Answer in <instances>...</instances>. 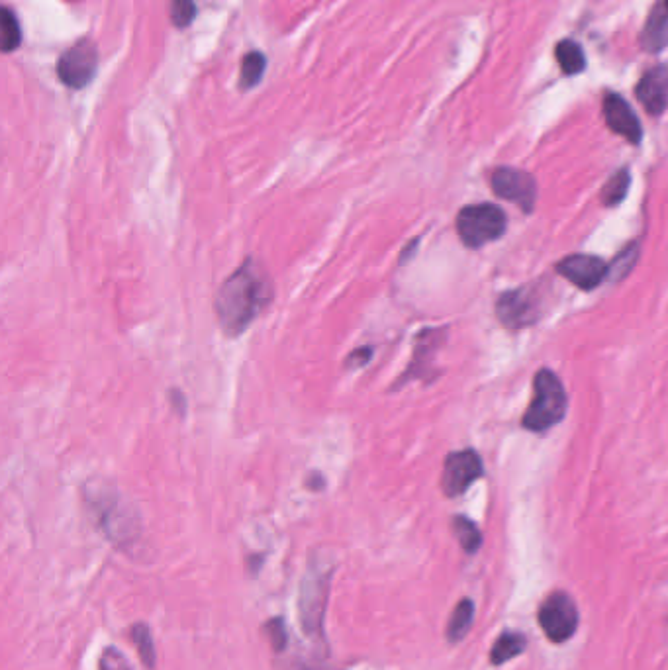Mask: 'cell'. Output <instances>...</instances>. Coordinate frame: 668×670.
<instances>
[{"instance_id":"24","label":"cell","mask_w":668,"mask_h":670,"mask_svg":"<svg viewBox=\"0 0 668 670\" xmlns=\"http://www.w3.org/2000/svg\"><path fill=\"white\" fill-rule=\"evenodd\" d=\"M196 16L194 0H173L171 2V20L177 28L189 26Z\"/></svg>"},{"instance_id":"16","label":"cell","mask_w":668,"mask_h":670,"mask_svg":"<svg viewBox=\"0 0 668 670\" xmlns=\"http://www.w3.org/2000/svg\"><path fill=\"white\" fill-rule=\"evenodd\" d=\"M130 639L145 665V669L153 670L157 665V655H155V643L149 625L144 622L134 623L130 627Z\"/></svg>"},{"instance_id":"8","label":"cell","mask_w":668,"mask_h":670,"mask_svg":"<svg viewBox=\"0 0 668 670\" xmlns=\"http://www.w3.org/2000/svg\"><path fill=\"white\" fill-rule=\"evenodd\" d=\"M490 187L500 198L514 202L516 206L522 208V212H531L537 200V183L535 179L520 171V169H510V167H500L492 173L490 177Z\"/></svg>"},{"instance_id":"4","label":"cell","mask_w":668,"mask_h":670,"mask_svg":"<svg viewBox=\"0 0 668 670\" xmlns=\"http://www.w3.org/2000/svg\"><path fill=\"white\" fill-rule=\"evenodd\" d=\"M506 214L494 204L465 206L457 216V234L461 241L477 249L488 241L498 240L506 232Z\"/></svg>"},{"instance_id":"11","label":"cell","mask_w":668,"mask_h":670,"mask_svg":"<svg viewBox=\"0 0 668 670\" xmlns=\"http://www.w3.org/2000/svg\"><path fill=\"white\" fill-rule=\"evenodd\" d=\"M604 118L608 128L618 134L621 138H625L629 144H639L643 138V130L639 124V118L635 116V112L631 110V106L621 98V96L606 95L604 98Z\"/></svg>"},{"instance_id":"21","label":"cell","mask_w":668,"mask_h":670,"mask_svg":"<svg viewBox=\"0 0 668 670\" xmlns=\"http://www.w3.org/2000/svg\"><path fill=\"white\" fill-rule=\"evenodd\" d=\"M0 26H2V49L12 51V49L18 48L20 40H22V32H20V24H18V20H16V16L10 8L2 10Z\"/></svg>"},{"instance_id":"23","label":"cell","mask_w":668,"mask_h":670,"mask_svg":"<svg viewBox=\"0 0 668 670\" xmlns=\"http://www.w3.org/2000/svg\"><path fill=\"white\" fill-rule=\"evenodd\" d=\"M637 255H639V247H637V243L627 245V247L621 251L620 255L614 259V263L610 265L608 275H612L614 281L623 279V277L633 269V265L637 263Z\"/></svg>"},{"instance_id":"7","label":"cell","mask_w":668,"mask_h":670,"mask_svg":"<svg viewBox=\"0 0 668 670\" xmlns=\"http://www.w3.org/2000/svg\"><path fill=\"white\" fill-rule=\"evenodd\" d=\"M541 294L537 288L522 287L506 292L498 300V318L510 330L531 326L539 318Z\"/></svg>"},{"instance_id":"13","label":"cell","mask_w":668,"mask_h":670,"mask_svg":"<svg viewBox=\"0 0 668 670\" xmlns=\"http://www.w3.org/2000/svg\"><path fill=\"white\" fill-rule=\"evenodd\" d=\"M643 48L647 51H659L668 44V10L667 8H655V12L649 16V22L641 36Z\"/></svg>"},{"instance_id":"27","label":"cell","mask_w":668,"mask_h":670,"mask_svg":"<svg viewBox=\"0 0 668 670\" xmlns=\"http://www.w3.org/2000/svg\"><path fill=\"white\" fill-rule=\"evenodd\" d=\"M665 8L668 10V0H665Z\"/></svg>"},{"instance_id":"19","label":"cell","mask_w":668,"mask_h":670,"mask_svg":"<svg viewBox=\"0 0 668 670\" xmlns=\"http://www.w3.org/2000/svg\"><path fill=\"white\" fill-rule=\"evenodd\" d=\"M265 71V57L259 51H251L243 57L241 63V89L255 87Z\"/></svg>"},{"instance_id":"9","label":"cell","mask_w":668,"mask_h":670,"mask_svg":"<svg viewBox=\"0 0 668 670\" xmlns=\"http://www.w3.org/2000/svg\"><path fill=\"white\" fill-rule=\"evenodd\" d=\"M482 477V461L475 451H457L445 459L441 488L445 496H461L475 480Z\"/></svg>"},{"instance_id":"26","label":"cell","mask_w":668,"mask_h":670,"mask_svg":"<svg viewBox=\"0 0 668 670\" xmlns=\"http://www.w3.org/2000/svg\"><path fill=\"white\" fill-rule=\"evenodd\" d=\"M373 357V349L371 347H363V349H355L349 357H347V361H345V365L347 367H363L369 359Z\"/></svg>"},{"instance_id":"20","label":"cell","mask_w":668,"mask_h":670,"mask_svg":"<svg viewBox=\"0 0 668 670\" xmlns=\"http://www.w3.org/2000/svg\"><path fill=\"white\" fill-rule=\"evenodd\" d=\"M629 183H631L629 171H627V169L618 171V173L606 183V187L602 189V202H604L606 206H616V204H620L621 200L625 198V194H627Z\"/></svg>"},{"instance_id":"1","label":"cell","mask_w":668,"mask_h":670,"mask_svg":"<svg viewBox=\"0 0 668 670\" xmlns=\"http://www.w3.org/2000/svg\"><path fill=\"white\" fill-rule=\"evenodd\" d=\"M273 300V281L265 267L247 257L220 285L216 294V316L224 334L238 337Z\"/></svg>"},{"instance_id":"3","label":"cell","mask_w":668,"mask_h":670,"mask_svg":"<svg viewBox=\"0 0 668 670\" xmlns=\"http://www.w3.org/2000/svg\"><path fill=\"white\" fill-rule=\"evenodd\" d=\"M330 588H332V571L326 573L310 571L302 578L298 594V616L304 635L318 641L326 649L328 645H326L324 620H326Z\"/></svg>"},{"instance_id":"6","label":"cell","mask_w":668,"mask_h":670,"mask_svg":"<svg viewBox=\"0 0 668 670\" xmlns=\"http://www.w3.org/2000/svg\"><path fill=\"white\" fill-rule=\"evenodd\" d=\"M96 65H98V51L95 44L83 40L61 55L57 63V73L67 87L83 89L95 77Z\"/></svg>"},{"instance_id":"25","label":"cell","mask_w":668,"mask_h":670,"mask_svg":"<svg viewBox=\"0 0 668 670\" xmlns=\"http://www.w3.org/2000/svg\"><path fill=\"white\" fill-rule=\"evenodd\" d=\"M98 670H134L124 653L116 647H106L98 659Z\"/></svg>"},{"instance_id":"18","label":"cell","mask_w":668,"mask_h":670,"mask_svg":"<svg viewBox=\"0 0 668 670\" xmlns=\"http://www.w3.org/2000/svg\"><path fill=\"white\" fill-rule=\"evenodd\" d=\"M453 531H455V537L459 539L465 553H469V555L477 553L480 545H482V535H480L478 527L469 518L457 516L453 520Z\"/></svg>"},{"instance_id":"10","label":"cell","mask_w":668,"mask_h":670,"mask_svg":"<svg viewBox=\"0 0 668 670\" xmlns=\"http://www.w3.org/2000/svg\"><path fill=\"white\" fill-rule=\"evenodd\" d=\"M557 271L582 290H592L608 277L606 263L594 255H569L557 265Z\"/></svg>"},{"instance_id":"12","label":"cell","mask_w":668,"mask_h":670,"mask_svg":"<svg viewBox=\"0 0 668 670\" xmlns=\"http://www.w3.org/2000/svg\"><path fill=\"white\" fill-rule=\"evenodd\" d=\"M635 95L649 114H663L668 106V67L657 65L647 71L645 77L639 81Z\"/></svg>"},{"instance_id":"15","label":"cell","mask_w":668,"mask_h":670,"mask_svg":"<svg viewBox=\"0 0 668 670\" xmlns=\"http://www.w3.org/2000/svg\"><path fill=\"white\" fill-rule=\"evenodd\" d=\"M473 620H475V602L471 598H463L451 618H449V623H447V639L451 643H459L467 637L471 625H473Z\"/></svg>"},{"instance_id":"17","label":"cell","mask_w":668,"mask_h":670,"mask_svg":"<svg viewBox=\"0 0 668 670\" xmlns=\"http://www.w3.org/2000/svg\"><path fill=\"white\" fill-rule=\"evenodd\" d=\"M555 55H557V61H559L563 73H567V75H578L586 69L584 51L576 42L563 40L561 44H557Z\"/></svg>"},{"instance_id":"14","label":"cell","mask_w":668,"mask_h":670,"mask_svg":"<svg viewBox=\"0 0 668 670\" xmlns=\"http://www.w3.org/2000/svg\"><path fill=\"white\" fill-rule=\"evenodd\" d=\"M525 647H527V639L522 633L506 631L496 639V643L490 651V663L492 665H504V663L516 659L518 655H522Z\"/></svg>"},{"instance_id":"22","label":"cell","mask_w":668,"mask_h":670,"mask_svg":"<svg viewBox=\"0 0 668 670\" xmlns=\"http://www.w3.org/2000/svg\"><path fill=\"white\" fill-rule=\"evenodd\" d=\"M263 633L267 635L269 639V645L271 649L281 655L288 645V633H287V623L283 618H271L267 622L263 623Z\"/></svg>"},{"instance_id":"5","label":"cell","mask_w":668,"mask_h":670,"mask_svg":"<svg viewBox=\"0 0 668 670\" xmlns=\"http://www.w3.org/2000/svg\"><path fill=\"white\" fill-rule=\"evenodd\" d=\"M537 620L547 639L553 643H565L576 633L578 610L567 592H553L539 606Z\"/></svg>"},{"instance_id":"2","label":"cell","mask_w":668,"mask_h":670,"mask_svg":"<svg viewBox=\"0 0 668 670\" xmlns=\"http://www.w3.org/2000/svg\"><path fill=\"white\" fill-rule=\"evenodd\" d=\"M567 392L559 377L551 373L549 369H541L535 375L533 383V400L529 408L525 410L524 424L525 430L543 433L557 426L565 414H567Z\"/></svg>"}]
</instances>
